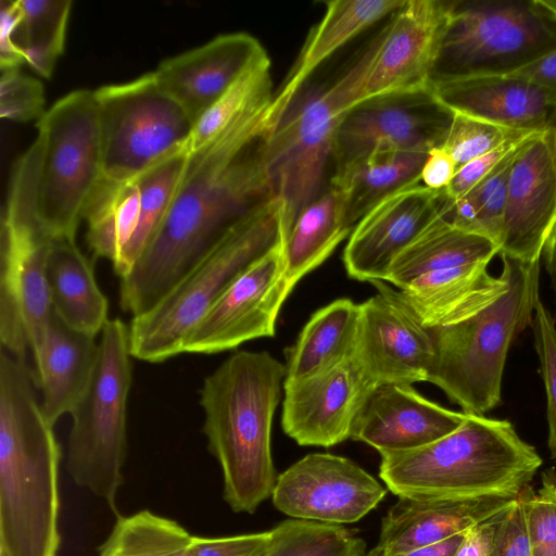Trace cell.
<instances>
[{
    "label": "cell",
    "instance_id": "60d3db41",
    "mask_svg": "<svg viewBox=\"0 0 556 556\" xmlns=\"http://www.w3.org/2000/svg\"><path fill=\"white\" fill-rule=\"evenodd\" d=\"M531 327L546 393L547 446L551 457L556 459V325L541 299L536 302Z\"/></svg>",
    "mask_w": 556,
    "mask_h": 556
},
{
    "label": "cell",
    "instance_id": "7c38bea8",
    "mask_svg": "<svg viewBox=\"0 0 556 556\" xmlns=\"http://www.w3.org/2000/svg\"><path fill=\"white\" fill-rule=\"evenodd\" d=\"M102 177L132 178L188 148L193 121L157 84L153 72L94 90Z\"/></svg>",
    "mask_w": 556,
    "mask_h": 556
},
{
    "label": "cell",
    "instance_id": "db71d44e",
    "mask_svg": "<svg viewBox=\"0 0 556 556\" xmlns=\"http://www.w3.org/2000/svg\"><path fill=\"white\" fill-rule=\"evenodd\" d=\"M181 556H187V555H186V553H185V554H184V555H181Z\"/></svg>",
    "mask_w": 556,
    "mask_h": 556
},
{
    "label": "cell",
    "instance_id": "ab89813d",
    "mask_svg": "<svg viewBox=\"0 0 556 556\" xmlns=\"http://www.w3.org/2000/svg\"><path fill=\"white\" fill-rule=\"evenodd\" d=\"M527 532L533 556H556V473H542V485L525 490Z\"/></svg>",
    "mask_w": 556,
    "mask_h": 556
},
{
    "label": "cell",
    "instance_id": "bcb514c9",
    "mask_svg": "<svg viewBox=\"0 0 556 556\" xmlns=\"http://www.w3.org/2000/svg\"><path fill=\"white\" fill-rule=\"evenodd\" d=\"M457 169L454 159L443 146L434 148L424 164L420 184L433 190H443L451 184Z\"/></svg>",
    "mask_w": 556,
    "mask_h": 556
},
{
    "label": "cell",
    "instance_id": "d4e9b609",
    "mask_svg": "<svg viewBox=\"0 0 556 556\" xmlns=\"http://www.w3.org/2000/svg\"><path fill=\"white\" fill-rule=\"evenodd\" d=\"M430 89L455 113L518 131H544L556 108V91L513 76L438 81Z\"/></svg>",
    "mask_w": 556,
    "mask_h": 556
},
{
    "label": "cell",
    "instance_id": "603a6c76",
    "mask_svg": "<svg viewBox=\"0 0 556 556\" xmlns=\"http://www.w3.org/2000/svg\"><path fill=\"white\" fill-rule=\"evenodd\" d=\"M466 413L447 409L421 396L412 384L383 383L368 396L352 429L380 455L428 445L455 431Z\"/></svg>",
    "mask_w": 556,
    "mask_h": 556
},
{
    "label": "cell",
    "instance_id": "d590c367",
    "mask_svg": "<svg viewBox=\"0 0 556 556\" xmlns=\"http://www.w3.org/2000/svg\"><path fill=\"white\" fill-rule=\"evenodd\" d=\"M519 152L507 157L466 194L455 200L448 198L445 215L453 225L481 235L500 247L509 172Z\"/></svg>",
    "mask_w": 556,
    "mask_h": 556
},
{
    "label": "cell",
    "instance_id": "7bdbcfd3",
    "mask_svg": "<svg viewBox=\"0 0 556 556\" xmlns=\"http://www.w3.org/2000/svg\"><path fill=\"white\" fill-rule=\"evenodd\" d=\"M542 132V131H541ZM539 132L526 131L509 139L494 150L467 163L457 169L453 180L445 188L446 195L458 199L490 175L507 157L519 152Z\"/></svg>",
    "mask_w": 556,
    "mask_h": 556
},
{
    "label": "cell",
    "instance_id": "7402d4cb",
    "mask_svg": "<svg viewBox=\"0 0 556 556\" xmlns=\"http://www.w3.org/2000/svg\"><path fill=\"white\" fill-rule=\"evenodd\" d=\"M267 58L256 38L231 33L164 60L153 74L195 124L248 70Z\"/></svg>",
    "mask_w": 556,
    "mask_h": 556
},
{
    "label": "cell",
    "instance_id": "d6986e66",
    "mask_svg": "<svg viewBox=\"0 0 556 556\" xmlns=\"http://www.w3.org/2000/svg\"><path fill=\"white\" fill-rule=\"evenodd\" d=\"M452 1L405 0L381 30L363 100L430 88Z\"/></svg>",
    "mask_w": 556,
    "mask_h": 556
},
{
    "label": "cell",
    "instance_id": "d6a6232c",
    "mask_svg": "<svg viewBox=\"0 0 556 556\" xmlns=\"http://www.w3.org/2000/svg\"><path fill=\"white\" fill-rule=\"evenodd\" d=\"M359 325V304L338 299L316 311L287 354L283 383L323 372L354 356Z\"/></svg>",
    "mask_w": 556,
    "mask_h": 556
},
{
    "label": "cell",
    "instance_id": "3957f363",
    "mask_svg": "<svg viewBox=\"0 0 556 556\" xmlns=\"http://www.w3.org/2000/svg\"><path fill=\"white\" fill-rule=\"evenodd\" d=\"M285 378L286 366L268 352L239 351L200 390L207 448L222 467L224 500L236 513L253 514L276 486L270 432Z\"/></svg>",
    "mask_w": 556,
    "mask_h": 556
},
{
    "label": "cell",
    "instance_id": "f546056e",
    "mask_svg": "<svg viewBox=\"0 0 556 556\" xmlns=\"http://www.w3.org/2000/svg\"><path fill=\"white\" fill-rule=\"evenodd\" d=\"M428 154L379 149L336 169L329 186L339 195L348 226L353 230L381 201L397 191L420 184Z\"/></svg>",
    "mask_w": 556,
    "mask_h": 556
},
{
    "label": "cell",
    "instance_id": "484cf974",
    "mask_svg": "<svg viewBox=\"0 0 556 556\" xmlns=\"http://www.w3.org/2000/svg\"><path fill=\"white\" fill-rule=\"evenodd\" d=\"M488 266L478 262L438 269L399 290L426 327L452 325L479 313L505 292L504 274L493 277Z\"/></svg>",
    "mask_w": 556,
    "mask_h": 556
},
{
    "label": "cell",
    "instance_id": "ee69618b",
    "mask_svg": "<svg viewBox=\"0 0 556 556\" xmlns=\"http://www.w3.org/2000/svg\"><path fill=\"white\" fill-rule=\"evenodd\" d=\"M270 531L225 538L192 536L187 556H265Z\"/></svg>",
    "mask_w": 556,
    "mask_h": 556
},
{
    "label": "cell",
    "instance_id": "816d5d0a",
    "mask_svg": "<svg viewBox=\"0 0 556 556\" xmlns=\"http://www.w3.org/2000/svg\"><path fill=\"white\" fill-rule=\"evenodd\" d=\"M546 129L553 134L555 143H556V108L554 109V111L548 119Z\"/></svg>",
    "mask_w": 556,
    "mask_h": 556
},
{
    "label": "cell",
    "instance_id": "1f68e13d",
    "mask_svg": "<svg viewBox=\"0 0 556 556\" xmlns=\"http://www.w3.org/2000/svg\"><path fill=\"white\" fill-rule=\"evenodd\" d=\"M447 200V197H446ZM441 213L393 261L386 282L397 289L414 279L438 269L486 262L500 254L492 240L453 225Z\"/></svg>",
    "mask_w": 556,
    "mask_h": 556
},
{
    "label": "cell",
    "instance_id": "6da1fadb",
    "mask_svg": "<svg viewBox=\"0 0 556 556\" xmlns=\"http://www.w3.org/2000/svg\"><path fill=\"white\" fill-rule=\"evenodd\" d=\"M271 101L190 152L161 227L121 278V306L132 317L154 305L229 228L275 198L262 148Z\"/></svg>",
    "mask_w": 556,
    "mask_h": 556
},
{
    "label": "cell",
    "instance_id": "836d02e7",
    "mask_svg": "<svg viewBox=\"0 0 556 556\" xmlns=\"http://www.w3.org/2000/svg\"><path fill=\"white\" fill-rule=\"evenodd\" d=\"M351 232L339 195L329 186L295 217L285 236L283 281L288 290L327 260Z\"/></svg>",
    "mask_w": 556,
    "mask_h": 556
},
{
    "label": "cell",
    "instance_id": "f1b7e54d",
    "mask_svg": "<svg viewBox=\"0 0 556 556\" xmlns=\"http://www.w3.org/2000/svg\"><path fill=\"white\" fill-rule=\"evenodd\" d=\"M404 1H328L321 21L311 30L295 63L274 94L268 126L283 114L318 66L369 26L393 14Z\"/></svg>",
    "mask_w": 556,
    "mask_h": 556
},
{
    "label": "cell",
    "instance_id": "cb8c5ba5",
    "mask_svg": "<svg viewBox=\"0 0 556 556\" xmlns=\"http://www.w3.org/2000/svg\"><path fill=\"white\" fill-rule=\"evenodd\" d=\"M516 500L399 497L382 519L378 544L366 556H396L442 542L504 515Z\"/></svg>",
    "mask_w": 556,
    "mask_h": 556
},
{
    "label": "cell",
    "instance_id": "b9f144b4",
    "mask_svg": "<svg viewBox=\"0 0 556 556\" xmlns=\"http://www.w3.org/2000/svg\"><path fill=\"white\" fill-rule=\"evenodd\" d=\"M0 115L16 123L40 119L45 111V90L40 80L20 67L0 68Z\"/></svg>",
    "mask_w": 556,
    "mask_h": 556
},
{
    "label": "cell",
    "instance_id": "4dcf8cb0",
    "mask_svg": "<svg viewBox=\"0 0 556 556\" xmlns=\"http://www.w3.org/2000/svg\"><path fill=\"white\" fill-rule=\"evenodd\" d=\"M52 307L71 328L97 337L108 323L109 304L100 290L93 263L75 239H51L46 262Z\"/></svg>",
    "mask_w": 556,
    "mask_h": 556
},
{
    "label": "cell",
    "instance_id": "52a82bcc",
    "mask_svg": "<svg viewBox=\"0 0 556 556\" xmlns=\"http://www.w3.org/2000/svg\"><path fill=\"white\" fill-rule=\"evenodd\" d=\"M380 38L381 33L328 88L298 94L262 137L273 190L286 210V233L320 194L338 126L344 114L363 100Z\"/></svg>",
    "mask_w": 556,
    "mask_h": 556
},
{
    "label": "cell",
    "instance_id": "e575fe53",
    "mask_svg": "<svg viewBox=\"0 0 556 556\" xmlns=\"http://www.w3.org/2000/svg\"><path fill=\"white\" fill-rule=\"evenodd\" d=\"M192 536L175 520L141 510L118 516L99 556H181Z\"/></svg>",
    "mask_w": 556,
    "mask_h": 556
},
{
    "label": "cell",
    "instance_id": "5bb4252c",
    "mask_svg": "<svg viewBox=\"0 0 556 556\" xmlns=\"http://www.w3.org/2000/svg\"><path fill=\"white\" fill-rule=\"evenodd\" d=\"M453 117L430 88L364 99L338 126L331 156L336 169L379 149L429 153L444 144Z\"/></svg>",
    "mask_w": 556,
    "mask_h": 556
},
{
    "label": "cell",
    "instance_id": "7dc6e473",
    "mask_svg": "<svg viewBox=\"0 0 556 556\" xmlns=\"http://www.w3.org/2000/svg\"><path fill=\"white\" fill-rule=\"evenodd\" d=\"M502 516L468 530L464 534L455 556H490L495 530Z\"/></svg>",
    "mask_w": 556,
    "mask_h": 556
},
{
    "label": "cell",
    "instance_id": "9a60e30c",
    "mask_svg": "<svg viewBox=\"0 0 556 556\" xmlns=\"http://www.w3.org/2000/svg\"><path fill=\"white\" fill-rule=\"evenodd\" d=\"M283 242L247 267L189 333L184 353L214 354L274 337L290 294L283 281Z\"/></svg>",
    "mask_w": 556,
    "mask_h": 556
},
{
    "label": "cell",
    "instance_id": "c3c4849f",
    "mask_svg": "<svg viewBox=\"0 0 556 556\" xmlns=\"http://www.w3.org/2000/svg\"><path fill=\"white\" fill-rule=\"evenodd\" d=\"M507 76L522 78L556 91V49L534 63Z\"/></svg>",
    "mask_w": 556,
    "mask_h": 556
},
{
    "label": "cell",
    "instance_id": "2e32d148",
    "mask_svg": "<svg viewBox=\"0 0 556 556\" xmlns=\"http://www.w3.org/2000/svg\"><path fill=\"white\" fill-rule=\"evenodd\" d=\"M387 490L354 462L326 453L304 456L278 476L271 498L293 518L352 523L372 510Z\"/></svg>",
    "mask_w": 556,
    "mask_h": 556
},
{
    "label": "cell",
    "instance_id": "4316f807",
    "mask_svg": "<svg viewBox=\"0 0 556 556\" xmlns=\"http://www.w3.org/2000/svg\"><path fill=\"white\" fill-rule=\"evenodd\" d=\"M99 342L66 325L52 311L45 339L33 354L42 410L54 426L71 413L85 393L94 370Z\"/></svg>",
    "mask_w": 556,
    "mask_h": 556
},
{
    "label": "cell",
    "instance_id": "30bf717a",
    "mask_svg": "<svg viewBox=\"0 0 556 556\" xmlns=\"http://www.w3.org/2000/svg\"><path fill=\"white\" fill-rule=\"evenodd\" d=\"M130 357L129 326L118 318L109 319L90 382L70 413L66 469L78 486L105 501L116 515L126 456Z\"/></svg>",
    "mask_w": 556,
    "mask_h": 556
},
{
    "label": "cell",
    "instance_id": "e0dca14e",
    "mask_svg": "<svg viewBox=\"0 0 556 556\" xmlns=\"http://www.w3.org/2000/svg\"><path fill=\"white\" fill-rule=\"evenodd\" d=\"M372 285L378 292L359 304L354 356L376 386L427 381L433 356L430 329L400 290L386 281Z\"/></svg>",
    "mask_w": 556,
    "mask_h": 556
},
{
    "label": "cell",
    "instance_id": "8fae6325",
    "mask_svg": "<svg viewBox=\"0 0 556 556\" xmlns=\"http://www.w3.org/2000/svg\"><path fill=\"white\" fill-rule=\"evenodd\" d=\"M36 170L28 161L13 168L0 236L1 349L26 361L41 345L53 311L46 274L51 238L35 212Z\"/></svg>",
    "mask_w": 556,
    "mask_h": 556
},
{
    "label": "cell",
    "instance_id": "8d00e7d4",
    "mask_svg": "<svg viewBox=\"0 0 556 556\" xmlns=\"http://www.w3.org/2000/svg\"><path fill=\"white\" fill-rule=\"evenodd\" d=\"M265 556H363L365 541L340 525L286 520L270 530Z\"/></svg>",
    "mask_w": 556,
    "mask_h": 556
},
{
    "label": "cell",
    "instance_id": "44dd1931",
    "mask_svg": "<svg viewBox=\"0 0 556 556\" xmlns=\"http://www.w3.org/2000/svg\"><path fill=\"white\" fill-rule=\"evenodd\" d=\"M445 201V189L418 184L377 204L349 237L343 252L348 275L371 283L386 281L393 261L441 213Z\"/></svg>",
    "mask_w": 556,
    "mask_h": 556
},
{
    "label": "cell",
    "instance_id": "ac0fdd59",
    "mask_svg": "<svg viewBox=\"0 0 556 556\" xmlns=\"http://www.w3.org/2000/svg\"><path fill=\"white\" fill-rule=\"evenodd\" d=\"M376 387L355 356L304 380L283 383L282 429L303 446L339 444L351 438Z\"/></svg>",
    "mask_w": 556,
    "mask_h": 556
},
{
    "label": "cell",
    "instance_id": "f907efd6",
    "mask_svg": "<svg viewBox=\"0 0 556 556\" xmlns=\"http://www.w3.org/2000/svg\"><path fill=\"white\" fill-rule=\"evenodd\" d=\"M545 268L551 278L556 306V223L543 250ZM556 314V308H555Z\"/></svg>",
    "mask_w": 556,
    "mask_h": 556
},
{
    "label": "cell",
    "instance_id": "f6af8a7d",
    "mask_svg": "<svg viewBox=\"0 0 556 556\" xmlns=\"http://www.w3.org/2000/svg\"><path fill=\"white\" fill-rule=\"evenodd\" d=\"M490 556H533L526 525L525 491L501 517Z\"/></svg>",
    "mask_w": 556,
    "mask_h": 556
},
{
    "label": "cell",
    "instance_id": "9c48e42d",
    "mask_svg": "<svg viewBox=\"0 0 556 556\" xmlns=\"http://www.w3.org/2000/svg\"><path fill=\"white\" fill-rule=\"evenodd\" d=\"M555 49L556 17L539 0L452 1L431 84L507 76Z\"/></svg>",
    "mask_w": 556,
    "mask_h": 556
},
{
    "label": "cell",
    "instance_id": "f35d334b",
    "mask_svg": "<svg viewBox=\"0 0 556 556\" xmlns=\"http://www.w3.org/2000/svg\"><path fill=\"white\" fill-rule=\"evenodd\" d=\"M521 132L526 131L507 129L454 112L453 122L443 147L454 159L457 168H460Z\"/></svg>",
    "mask_w": 556,
    "mask_h": 556
},
{
    "label": "cell",
    "instance_id": "ba28073f",
    "mask_svg": "<svg viewBox=\"0 0 556 556\" xmlns=\"http://www.w3.org/2000/svg\"><path fill=\"white\" fill-rule=\"evenodd\" d=\"M35 211L51 239H75L102 178L94 91L79 89L58 100L37 123Z\"/></svg>",
    "mask_w": 556,
    "mask_h": 556
},
{
    "label": "cell",
    "instance_id": "5b68a950",
    "mask_svg": "<svg viewBox=\"0 0 556 556\" xmlns=\"http://www.w3.org/2000/svg\"><path fill=\"white\" fill-rule=\"evenodd\" d=\"M501 258L507 288L496 301L467 319L429 328L433 356L427 381L443 390L466 414L485 416L501 404L508 350L532 325L540 299L541 260Z\"/></svg>",
    "mask_w": 556,
    "mask_h": 556
},
{
    "label": "cell",
    "instance_id": "277c9868",
    "mask_svg": "<svg viewBox=\"0 0 556 556\" xmlns=\"http://www.w3.org/2000/svg\"><path fill=\"white\" fill-rule=\"evenodd\" d=\"M542 463L510 421L466 414L455 431L428 445L381 455L379 475L399 497L515 500Z\"/></svg>",
    "mask_w": 556,
    "mask_h": 556
},
{
    "label": "cell",
    "instance_id": "83f0119b",
    "mask_svg": "<svg viewBox=\"0 0 556 556\" xmlns=\"http://www.w3.org/2000/svg\"><path fill=\"white\" fill-rule=\"evenodd\" d=\"M71 0H2L0 68L29 64L49 78L62 54Z\"/></svg>",
    "mask_w": 556,
    "mask_h": 556
},
{
    "label": "cell",
    "instance_id": "f5cc1de1",
    "mask_svg": "<svg viewBox=\"0 0 556 556\" xmlns=\"http://www.w3.org/2000/svg\"><path fill=\"white\" fill-rule=\"evenodd\" d=\"M542 7H544L552 15L556 17V0H539Z\"/></svg>",
    "mask_w": 556,
    "mask_h": 556
},
{
    "label": "cell",
    "instance_id": "7a4b0ae2",
    "mask_svg": "<svg viewBox=\"0 0 556 556\" xmlns=\"http://www.w3.org/2000/svg\"><path fill=\"white\" fill-rule=\"evenodd\" d=\"M26 361L0 353L1 556H56L60 447Z\"/></svg>",
    "mask_w": 556,
    "mask_h": 556
},
{
    "label": "cell",
    "instance_id": "681fc988",
    "mask_svg": "<svg viewBox=\"0 0 556 556\" xmlns=\"http://www.w3.org/2000/svg\"><path fill=\"white\" fill-rule=\"evenodd\" d=\"M465 533L396 556H455Z\"/></svg>",
    "mask_w": 556,
    "mask_h": 556
},
{
    "label": "cell",
    "instance_id": "8992f818",
    "mask_svg": "<svg viewBox=\"0 0 556 556\" xmlns=\"http://www.w3.org/2000/svg\"><path fill=\"white\" fill-rule=\"evenodd\" d=\"M286 210L277 197L229 228L129 326L131 356L161 363L180 353L192 329L254 261L283 242Z\"/></svg>",
    "mask_w": 556,
    "mask_h": 556
},
{
    "label": "cell",
    "instance_id": "4fadbf2b",
    "mask_svg": "<svg viewBox=\"0 0 556 556\" xmlns=\"http://www.w3.org/2000/svg\"><path fill=\"white\" fill-rule=\"evenodd\" d=\"M190 152L185 148L125 180L101 178L85 212L94 257L111 261L123 278L143 254L182 181Z\"/></svg>",
    "mask_w": 556,
    "mask_h": 556
},
{
    "label": "cell",
    "instance_id": "ffe728a7",
    "mask_svg": "<svg viewBox=\"0 0 556 556\" xmlns=\"http://www.w3.org/2000/svg\"><path fill=\"white\" fill-rule=\"evenodd\" d=\"M556 223V143L545 129L515 157L508 178L500 254L541 260Z\"/></svg>",
    "mask_w": 556,
    "mask_h": 556
},
{
    "label": "cell",
    "instance_id": "74e56055",
    "mask_svg": "<svg viewBox=\"0 0 556 556\" xmlns=\"http://www.w3.org/2000/svg\"><path fill=\"white\" fill-rule=\"evenodd\" d=\"M269 58L248 70L194 124L189 151H194L248 110L274 98Z\"/></svg>",
    "mask_w": 556,
    "mask_h": 556
}]
</instances>
